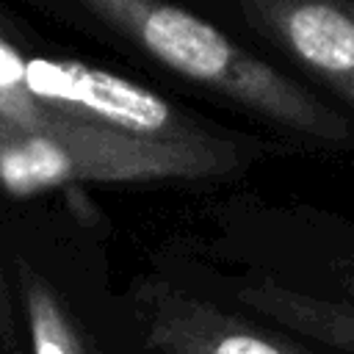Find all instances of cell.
Masks as SVG:
<instances>
[{
  "label": "cell",
  "mask_w": 354,
  "mask_h": 354,
  "mask_svg": "<svg viewBox=\"0 0 354 354\" xmlns=\"http://www.w3.org/2000/svg\"><path fill=\"white\" fill-rule=\"evenodd\" d=\"M75 3L185 80L202 83L299 136L324 144L348 141L343 116L191 11L163 0Z\"/></svg>",
  "instance_id": "1"
},
{
  "label": "cell",
  "mask_w": 354,
  "mask_h": 354,
  "mask_svg": "<svg viewBox=\"0 0 354 354\" xmlns=\"http://www.w3.org/2000/svg\"><path fill=\"white\" fill-rule=\"evenodd\" d=\"M241 155L232 141L144 138L102 124L66 133L22 127L0 113V188L39 194L80 183H152L230 174Z\"/></svg>",
  "instance_id": "2"
},
{
  "label": "cell",
  "mask_w": 354,
  "mask_h": 354,
  "mask_svg": "<svg viewBox=\"0 0 354 354\" xmlns=\"http://www.w3.org/2000/svg\"><path fill=\"white\" fill-rule=\"evenodd\" d=\"M144 340L158 354H315L301 340L230 315L169 285L141 296Z\"/></svg>",
  "instance_id": "3"
},
{
  "label": "cell",
  "mask_w": 354,
  "mask_h": 354,
  "mask_svg": "<svg viewBox=\"0 0 354 354\" xmlns=\"http://www.w3.org/2000/svg\"><path fill=\"white\" fill-rule=\"evenodd\" d=\"M296 64L354 105V8L348 0H243Z\"/></svg>",
  "instance_id": "4"
},
{
  "label": "cell",
  "mask_w": 354,
  "mask_h": 354,
  "mask_svg": "<svg viewBox=\"0 0 354 354\" xmlns=\"http://www.w3.org/2000/svg\"><path fill=\"white\" fill-rule=\"evenodd\" d=\"M238 299L249 310L304 340L321 343L340 354H354V304L348 301L313 296L277 282L241 288Z\"/></svg>",
  "instance_id": "5"
},
{
  "label": "cell",
  "mask_w": 354,
  "mask_h": 354,
  "mask_svg": "<svg viewBox=\"0 0 354 354\" xmlns=\"http://www.w3.org/2000/svg\"><path fill=\"white\" fill-rule=\"evenodd\" d=\"M17 288L25 354H113L88 332L66 299L25 263H19Z\"/></svg>",
  "instance_id": "6"
},
{
  "label": "cell",
  "mask_w": 354,
  "mask_h": 354,
  "mask_svg": "<svg viewBox=\"0 0 354 354\" xmlns=\"http://www.w3.org/2000/svg\"><path fill=\"white\" fill-rule=\"evenodd\" d=\"M348 3H351V8H354V0H348Z\"/></svg>",
  "instance_id": "7"
}]
</instances>
